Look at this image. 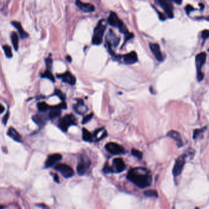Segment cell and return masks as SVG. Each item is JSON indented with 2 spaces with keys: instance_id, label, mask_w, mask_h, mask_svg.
Wrapping results in <instances>:
<instances>
[{
  "instance_id": "obj_1",
  "label": "cell",
  "mask_w": 209,
  "mask_h": 209,
  "mask_svg": "<svg viewBox=\"0 0 209 209\" xmlns=\"http://www.w3.org/2000/svg\"><path fill=\"white\" fill-rule=\"evenodd\" d=\"M127 179L141 188L149 187L152 182L150 171L143 167L130 169L127 174Z\"/></svg>"
},
{
  "instance_id": "obj_2",
  "label": "cell",
  "mask_w": 209,
  "mask_h": 209,
  "mask_svg": "<svg viewBox=\"0 0 209 209\" xmlns=\"http://www.w3.org/2000/svg\"><path fill=\"white\" fill-rule=\"evenodd\" d=\"M105 28V25L103 23V20L100 21L94 30V36L92 38V43L94 45H98L102 43Z\"/></svg>"
},
{
  "instance_id": "obj_3",
  "label": "cell",
  "mask_w": 209,
  "mask_h": 209,
  "mask_svg": "<svg viewBox=\"0 0 209 209\" xmlns=\"http://www.w3.org/2000/svg\"><path fill=\"white\" fill-rule=\"evenodd\" d=\"M207 54L205 52H202L197 54L196 56V66L197 69V78L199 82H201L204 78V74L202 72L201 69L203 66L206 62Z\"/></svg>"
},
{
  "instance_id": "obj_4",
  "label": "cell",
  "mask_w": 209,
  "mask_h": 209,
  "mask_svg": "<svg viewBox=\"0 0 209 209\" xmlns=\"http://www.w3.org/2000/svg\"><path fill=\"white\" fill-rule=\"evenodd\" d=\"M108 23H110V25H111L114 27L118 28L120 30V31L122 33H124L125 34L128 32L127 31L125 25H124L123 22H122V20H121L118 18V15L115 12H111V14H110V16L108 17Z\"/></svg>"
},
{
  "instance_id": "obj_5",
  "label": "cell",
  "mask_w": 209,
  "mask_h": 209,
  "mask_svg": "<svg viewBox=\"0 0 209 209\" xmlns=\"http://www.w3.org/2000/svg\"><path fill=\"white\" fill-rule=\"evenodd\" d=\"M75 119L72 115H66L59 121L58 126L63 131H67L70 126L75 124Z\"/></svg>"
},
{
  "instance_id": "obj_6",
  "label": "cell",
  "mask_w": 209,
  "mask_h": 209,
  "mask_svg": "<svg viewBox=\"0 0 209 209\" xmlns=\"http://www.w3.org/2000/svg\"><path fill=\"white\" fill-rule=\"evenodd\" d=\"M185 159H186V155L183 154L180 156L176 160L175 165L172 169V173L175 177L179 176V175L181 174L183 167H184L185 163Z\"/></svg>"
},
{
  "instance_id": "obj_7",
  "label": "cell",
  "mask_w": 209,
  "mask_h": 209,
  "mask_svg": "<svg viewBox=\"0 0 209 209\" xmlns=\"http://www.w3.org/2000/svg\"><path fill=\"white\" fill-rule=\"evenodd\" d=\"M108 152L113 155H121L126 153L125 149L121 145L115 143H109L105 146Z\"/></svg>"
},
{
  "instance_id": "obj_8",
  "label": "cell",
  "mask_w": 209,
  "mask_h": 209,
  "mask_svg": "<svg viewBox=\"0 0 209 209\" xmlns=\"http://www.w3.org/2000/svg\"><path fill=\"white\" fill-rule=\"evenodd\" d=\"M55 169L59 171L66 178L71 177L74 174L73 169L66 164H58L55 167Z\"/></svg>"
},
{
  "instance_id": "obj_9",
  "label": "cell",
  "mask_w": 209,
  "mask_h": 209,
  "mask_svg": "<svg viewBox=\"0 0 209 209\" xmlns=\"http://www.w3.org/2000/svg\"><path fill=\"white\" fill-rule=\"evenodd\" d=\"M159 5L164 9L168 17L172 18L174 17L172 0H157Z\"/></svg>"
},
{
  "instance_id": "obj_10",
  "label": "cell",
  "mask_w": 209,
  "mask_h": 209,
  "mask_svg": "<svg viewBox=\"0 0 209 209\" xmlns=\"http://www.w3.org/2000/svg\"><path fill=\"white\" fill-rule=\"evenodd\" d=\"M90 162L86 157L81 158V160L77 166V172L79 175H84L90 167Z\"/></svg>"
},
{
  "instance_id": "obj_11",
  "label": "cell",
  "mask_w": 209,
  "mask_h": 209,
  "mask_svg": "<svg viewBox=\"0 0 209 209\" xmlns=\"http://www.w3.org/2000/svg\"><path fill=\"white\" fill-rule=\"evenodd\" d=\"M149 47L151 48V51L152 52L153 54L155 57L157 61H163V56L161 52L160 47L159 44L155 43H150Z\"/></svg>"
},
{
  "instance_id": "obj_12",
  "label": "cell",
  "mask_w": 209,
  "mask_h": 209,
  "mask_svg": "<svg viewBox=\"0 0 209 209\" xmlns=\"http://www.w3.org/2000/svg\"><path fill=\"white\" fill-rule=\"evenodd\" d=\"M58 78L61 79L63 82L70 85H74L76 83V78L69 72H66L63 74L58 75Z\"/></svg>"
},
{
  "instance_id": "obj_13",
  "label": "cell",
  "mask_w": 209,
  "mask_h": 209,
  "mask_svg": "<svg viewBox=\"0 0 209 209\" xmlns=\"http://www.w3.org/2000/svg\"><path fill=\"white\" fill-rule=\"evenodd\" d=\"M113 166L114 167H111L113 172H121L126 168V165L123 160L120 158H116L114 159Z\"/></svg>"
},
{
  "instance_id": "obj_14",
  "label": "cell",
  "mask_w": 209,
  "mask_h": 209,
  "mask_svg": "<svg viewBox=\"0 0 209 209\" xmlns=\"http://www.w3.org/2000/svg\"><path fill=\"white\" fill-rule=\"evenodd\" d=\"M62 159L61 155L59 154H54L50 155L46 162H45V167H50L53 166L56 162L60 161Z\"/></svg>"
},
{
  "instance_id": "obj_15",
  "label": "cell",
  "mask_w": 209,
  "mask_h": 209,
  "mask_svg": "<svg viewBox=\"0 0 209 209\" xmlns=\"http://www.w3.org/2000/svg\"><path fill=\"white\" fill-rule=\"evenodd\" d=\"M77 6L80 8V10L84 12H92L94 11V6L89 3H84L80 0H77Z\"/></svg>"
},
{
  "instance_id": "obj_16",
  "label": "cell",
  "mask_w": 209,
  "mask_h": 209,
  "mask_svg": "<svg viewBox=\"0 0 209 209\" xmlns=\"http://www.w3.org/2000/svg\"><path fill=\"white\" fill-rule=\"evenodd\" d=\"M167 136L172 138L177 143V145L179 147L183 146V142L181 138L180 134L175 130H171L167 134Z\"/></svg>"
},
{
  "instance_id": "obj_17",
  "label": "cell",
  "mask_w": 209,
  "mask_h": 209,
  "mask_svg": "<svg viewBox=\"0 0 209 209\" xmlns=\"http://www.w3.org/2000/svg\"><path fill=\"white\" fill-rule=\"evenodd\" d=\"M124 61L126 64H133L136 62L138 61V57L136 52L131 51L124 55Z\"/></svg>"
},
{
  "instance_id": "obj_18",
  "label": "cell",
  "mask_w": 209,
  "mask_h": 209,
  "mask_svg": "<svg viewBox=\"0 0 209 209\" xmlns=\"http://www.w3.org/2000/svg\"><path fill=\"white\" fill-rule=\"evenodd\" d=\"M107 39L110 46L113 45L114 46H116L119 42V39L116 36V35L113 33L112 31H110L109 32Z\"/></svg>"
},
{
  "instance_id": "obj_19",
  "label": "cell",
  "mask_w": 209,
  "mask_h": 209,
  "mask_svg": "<svg viewBox=\"0 0 209 209\" xmlns=\"http://www.w3.org/2000/svg\"><path fill=\"white\" fill-rule=\"evenodd\" d=\"M61 108L59 107V105L56 107H53L51 108L50 111L49 113V118L51 119L57 118L60 116L61 114Z\"/></svg>"
},
{
  "instance_id": "obj_20",
  "label": "cell",
  "mask_w": 209,
  "mask_h": 209,
  "mask_svg": "<svg viewBox=\"0 0 209 209\" xmlns=\"http://www.w3.org/2000/svg\"><path fill=\"white\" fill-rule=\"evenodd\" d=\"M8 135L17 142H20L22 138L18 131L14 128H10L7 131Z\"/></svg>"
},
{
  "instance_id": "obj_21",
  "label": "cell",
  "mask_w": 209,
  "mask_h": 209,
  "mask_svg": "<svg viewBox=\"0 0 209 209\" xmlns=\"http://www.w3.org/2000/svg\"><path fill=\"white\" fill-rule=\"evenodd\" d=\"M12 24L14 26H15L17 30L19 32V34L20 35V37L22 38V39H25L26 38L28 37V34L23 30L22 27V25L21 24L19 23V22H12Z\"/></svg>"
},
{
  "instance_id": "obj_22",
  "label": "cell",
  "mask_w": 209,
  "mask_h": 209,
  "mask_svg": "<svg viewBox=\"0 0 209 209\" xmlns=\"http://www.w3.org/2000/svg\"><path fill=\"white\" fill-rule=\"evenodd\" d=\"M75 111L79 114H83L84 112L87 111L85 105L82 100H78L77 104L75 107Z\"/></svg>"
},
{
  "instance_id": "obj_23",
  "label": "cell",
  "mask_w": 209,
  "mask_h": 209,
  "mask_svg": "<svg viewBox=\"0 0 209 209\" xmlns=\"http://www.w3.org/2000/svg\"><path fill=\"white\" fill-rule=\"evenodd\" d=\"M107 135V131L104 128H100L97 130L95 133L94 136H95V138L97 139V141L101 140L103 139L104 137H105Z\"/></svg>"
},
{
  "instance_id": "obj_24",
  "label": "cell",
  "mask_w": 209,
  "mask_h": 209,
  "mask_svg": "<svg viewBox=\"0 0 209 209\" xmlns=\"http://www.w3.org/2000/svg\"><path fill=\"white\" fill-rule=\"evenodd\" d=\"M11 41L14 49L17 51L18 48V36L17 33H13L11 35Z\"/></svg>"
},
{
  "instance_id": "obj_25",
  "label": "cell",
  "mask_w": 209,
  "mask_h": 209,
  "mask_svg": "<svg viewBox=\"0 0 209 209\" xmlns=\"http://www.w3.org/2000/svg\"><path fill=\"white\" fill-rule=\"evenodd\" d=\"M83 139L85 141L91 142L92 141V136L91 133L86 128H83Z\"/></svg>"
},
{
  "instance_id": "obj_26",
  "label": "cell",
  "mask_w": 209,
  "mask_h": 209,
  "mask_svg": "<svg viewBox=\"0 0 209 209\" xmlns=\"http://www.w3.org/2000/svg\"><path fill=\"white\" fill-rule=\"evenodd\" d=\"M144 195L147 196V197H155V198H157L158 197V193L156 190H147L144 191Z\"/></svg>"
},
{
  "instance_id": "obj_27",
  "label": "cell",
  "mask_w": 209,
  "mask_h": 209,
  "mask_svg": "<svg viewBox=\"0 0 209 209\" xmlns=\"http://www.w3.org/2000/svg\"><path fill=\"white\" fill-rule=\"evenodd\" d=\"M42 78H47V79H49L50 80L52 81V82H54V78L53 75V74L51 73V72L48 70H46L42 75Z\"/></svg>"
},
{
  "instance_id": "obj_28",
  "label": "cell",
  "mask_w": 209,
  "mask_h": 209,
  "mask_svg": "<svg viewBox=\"0 0 209 209\" xmlns=\"http://www.w3.org/2000/svg\"><path fill=\"white\" fill-rule=\"evenodd\" d=\"M38 108L40 111L44 112V111H46L48 109L49 106L45 102H41L38 103Z\"/></svg>"
},
{
  "instance_id": "obj_29",
  "label": "cell",
  "mask_w": 209,
  "mask_h": 209,
  "mask_svg": "<svg viewBox=\"0 0 209 209\" xmlns=\"http://www.w3.org/2000/svg\"><path fill=\"white\" fill-rule=\"evenodd\" d=\"M3 50L4 51L6 56L7 58H11L12 56V50H11V48L9 46H8V45L3 46Z\"/></svg>"
},
{
  "instance_id": "obj_30",
  "label": "cell",
  "mask_w": 209,
  "mask_h": 209,
  "mask_svg": "<svg viewBox=\"0 0 209 209\" xmlns=\"http://www.w3.org/2000/svg\"><path fill=\"white\" fill-rule=\"evenodd\" d=\"M131 154H132V155L138 158V159H141L142 157H143V153L141 152H140L139 151L136 150L135 149H133L131 150Z\"/></svg>"
},
{
  "instance_id": "obj_31",
  "label": "cell",
  "mask_w": 209,
  "mask_h": 209,
  "mask_svg": "<svg viewBox=\"0 0 209 209\" xmlns=\"http://www.w3.org/2000/svg\"><path fill=\"white\" fill-rule=\"evenodd\" d=\"M206 130V127H204L201 129H196L193 132V138L196 139L198 136H199L201 134H202Z\"/></svg>"
},
{
  "instance_id": "obj_32",
  "label": "cell",
  "mask_w": 209,
  "mask_h": 209,
  "mask_svg": "<svg viewBox=\"0 0 209 209\" xmlns=\"http://www.w3.org/2000/svg\"><path fill=\"white\" fill-rule=\"evenodd\" d=\"M33 121L38 124V125H43L44 124L43 120L42 119V118L39 116H34L33 117Z\"/></svg>"
},
{
  "instance_id": "obj_33",
  "label": "cell",
  "mask_w": 209,
  "mask_h": 209,
  "mask_svg": "<svg viewBox=\"0 0 209 209\" xmlns=\"http://www.w3.org/2000/svg\"><path fill=\"white\" fill-rule=\"evenodd\" d=\"M92 117H93V114H92V113L87 115L86 116H85V117L84 118L83 120V121H82V124H85L87 123L88 122H89V121L91 120V119L92 118Z\"/></svg>"
},
{
  "instance_id": "obj_34",
  "label": "cell",
  "mask_w": 209,
  "mask_h": 209,
  "mask_svg": "<svg viewBox=\"0 0 209 209\" xmlns=\"http://www.w3.org/2000/svg\"><path fill=\"white\" fill-rule=\"evenodd\" d=\"M201 36L203 39H207L209 38V30H205L201 33Z\"/></svg>"
},
{
  "instance_id": "obj_35",
  "label": "cell",
  "mask_w": 209,
  "mask_h": 209,
  "mask_svg": "<svg viewBox=\"0 0 209 209\" xmlns=\"http://www.w3.org/2000/svg\"><path fill=\"white\" fill-rule=\"evenodd\" d=\"M185 9V10H186V12H187V13L188 14L190 12H192V11H193V10H195V8H194L191 5H190V4L187 5Z\"/></svg>"
},
{
  "instance_id": "obj_36",
  "label": "cell",
  "mask_w": 209,
  "mask_h": 209,
  "mask_svg": "<svg viewBox=\"0 0 209 209\" xmlns=\"http://www.w3.org/2000/svg\"><path fill=\"white\" fill-rule=\"evenodd\" d=\"M46 64L48 67V69H50L51 67V64H52V60L51 58H48L46 59Z\"/></svg>"
},
{
  "instance_id": "obj_37",
  "label": "cell",
  "mask_w": 209,
  "mask_h": 209,
  "mask_svg": "<svg viewBox=\"0 0 209 209\" xmlns=\"http://www.w3.org/2000/svg\"><path fill=\"white\" fill-rule=\"evenodd\" d=\"M9 113H7L4 116V117L3 118V119H2V123H3V124H4V125L6 124V123H7L8 119H9Z\"/></svg>"
},
{
  "instance_id": "obj_38",
  "label": "cell",
  "mask_w": 209,
  "mask_h": 209,
  "mask_svg": "<svg viewBox=\"0 0 209 209\" xmlns=\"http://www.w3.org/2000/svg\"><path fill=\"white\" fill-rule=\"evenodd\" d=\"M55 93H56V94L57 95H58L61 98H62V99L64 98H63V96H62V93H61V92H60L59 90H56L55 91Z\"/></svg>"
},
{
  "instance_id": "obj_39",
  "label": "cell",
  "mask_w": 209,
  "mask_h": 209,
  "mask_svg": "<svg viewBox=\"0 0 209 209\" xmlns=\"http://www.w3.org/2000/svg\"><path fill=\"white\" fill-rule=\"evenodd\" d=\"M54 181H55L56 182H57V183H59V177H58V175H56V174L54 175Z\"/></svg>"
},
{
  "instance_id": "obj_40",
  "label": "cell",
  "mask_w": 209,
  "mask_h": 209,
  "mask_svg": "<svg viewBox=\"0 0 209 209\" xmlns=\"http://www.w3.org/2000/svg\"><path fill=\"white\" fill-rule=\"evenodd\" d=\"M4 107H3L2 105H0V114L4 112Z\"/></svg>"
},
{
  "instance_id": "obj_41",
  "label": "cell",
  "mask_w": 209,
  "mask_h": 209,
  "mask_svg": "<svg viewBox=\"0 0 209 209\" xmlns=\"http://www.w3.org/2000/svg\"><path fill=\"white\" fill-rule=\"evenodd\" d=\"M172 1H174L177 4H181L182 2V0H172Z\"/></svg>"
},
{
  "instance_id": "obj_42",
  "label": "cell",
  "mask_w": 209,
  "mask_h": 209,
  "mask_svg": "<svg viewBox=\"0 0 209 209\" xmlns=\"http://www.w3.org/2000/svg\"><path fill=\"white\" fill-rule=\"evenodd\" d=\"M66 59H67V60L69 62H71V60H72V59H71L70 56H67L66 57Z\"/></svg>"
},
{
  "instance_id": "obj_43",
  "label": "cell",
  "mask_w": 209,
  "mask_h": 209,
  "mask_svg": "<svg viewBox=\"0 0 209 209\" xmlns=\"http://www.w3.org/2000/svg\"><path fill=\"white\" fill-rule=\"evenodd\" d=\"M199 6H201V8H202V9H203V8H204V5H203V4H202V3H201V4H199Z\"/></svg>"
}]
</instances>
